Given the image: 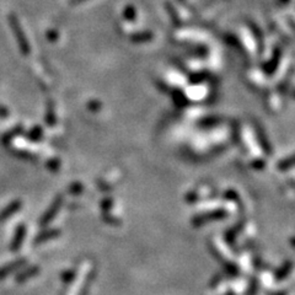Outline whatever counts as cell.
Masks as SVG:
<instances>
[{
    "label": "cell",
    "mask_w": 295,
    "mask_h": 295,
    "mask_svg": "<svg viewBox=\"0 0 295 295\" xmlns=\"http://www.w3.org/2000/svg\"><path fill=\"white\" fill-rule=\"evenodd\" d=\"M9 24L11 26L12 32H14V36L16 39L17 44H19V48L21 50V53L24 55H29L31 53V46L27 42L26 36L24 34V30H22L21 24H20L19 19H17L15 15H10L9 16Z\"/></svg>",
    "instance_id": "6da1fadb"
},
{
    "label": "cell",
    "mask_w": 295,
    "mask_h": 295,
    "mask_svg": "<svg viewBox=\"0 0 295 295\" xmlns=\"http://www.w3.org/2000/svg\"><path fill=\"white\" fill-rule=\"evenodd\" d=\"M63 201H64V197H63V195H58L55 197L54 201H53L52 204L49 206V208L44 211L43 215H42L41 219H40V225L47 226L52 223L53 219L55 218L57 213L60 211V208H62Z\"/></svg>",
    "instance_id": "7a4b0ae2"
},
{
    "label": "cell",
    "mask_w": 295,
    "mask_h": 295,
    "mask_svg": "<svg viewBox=\"0 0 295 295\" xmlns=\"http://www.w3.org/2000/svg\"><path fill=\"white\" fill-rule=\"evenodd\" d=\"M25 236H26V225H25V224H20L16 228L14 238H12L11 244H10V250H11L12 252H16L21 249L22 243H24L25 240Z\"/></svg>",
    "instance_id": "3957f363"
},
{
    "label": "cell",
    "mask_w": 295,
    "mask_h": 295,
    "mask_svg": "<svg viewBox=\"0 0 295 295\" xmlns=\"http://www.w3.org/2000/svg\"><path fill=\"white\" fill-rule=\"evenodd\" d=\"M24 266H26V259L19 258L16 259V261L11 262V263H7L6 266L1 267V268H0V281L9 277L10 274L14 273V272L19 271V269L22 268Z\"/></svg>",
    "instance_id": "277c9868"
},
{
    "label": "cell",
    "mask_w": 295,
    "mask_h": 295,
    "mask_svg": "<svg viewBox=\"0 0 295 295\" xmlns=\"http://www.w3.org/2000/svg\"><path fill=\"white\" fill-rule=\"evenodd\" d=\"M21 207H22L21 201H14V202H11L10 204H7V206L5 207L1 211H0V223L7 220L10 216H12L15 213H17V211L21 209Z\"/></svg>",
    "instance_id": "5b68a950"
},
{
    "label": "cell",
    "mask_w": 295,
    "mask_h": 295,
    "mask_svg": "<svg viewBox=\"0 0 295 295\" xmlns=\"http://www.w3.org/2000/svg\"><path fill=\"white\" fill-rule=\"evenodd\" d=\"M40 272H41V268H40L39 266H30L27 267V268H25L22 272H20V273L15 277V281H16L17 283H25V282H27L29 279L36 277Z\"/></svg>",
    "instance_id": "8992f818"
},
{
    "label": "cell",
    "mask_w": 295,
    "mask_h": 295,
    "mask_svg": "<svg viewBox=\"0 0 295 295\" xmlns=\"http://www.w3.org/2000/svg\"><path fill=\"white\" fill-rule=\"evenodd\" d=\"M60 230L59 229H47V230H43L42 233H40L39 235L35 238L34 244L35 245H39V244L47 243V241L53 240V239L59 238Z\"/></svg>",
    "instance_id": "52a82bcc"
},
{
    "label": "cell",
    "mask_w": 295,
    "mask_h": 295,
    "mask_svg": "<svg viewBox=\"0 0 295 295\" xmlns=\"http://www.w3.org/2000/svg\"><path fill=\"white\" fill-rule=\"evenodd\" d=\"M22 133H24V127H22V126H16V127H15L12 130L5 133L4 137H2V139H1V143L4 145H9L10 142H12V140H14V138L19 137V135L22 134Z\"/></svg>",
    "instance_id": "ba28073f"
},
{
    "label": "cell",
    "mask_w": 295,
    "mask_h": 295,
    "mask_svg": "<svg viewBox=\"0 0 295 295\" xmlns=\"http://www.w3.org/2000/svg\"><path fill=\"white\" fill-rule=\"evenodd\" d=\"M42 135H43V130L40 126H36V127L32 128L29 133L26 134V138L31 142H39V140L42 139Z\"/></svg>",
    "instance_id": "9c48e42d"
},
{
    "label": "cell",
    "mask_w": 295,
    "mask_h": 295,
    "mask_svg": "<svg viewBox=\"0 0 295 295\" xmlns=\"http://www.w3.org/2000/svg\"><path fill=\"white\" fill-rule=\"evenodd\" d=\"M75 276H77V271H75V269H69V271H65L64 273L62 274V282L65 284H70L73 281H74Z\"/></svg>",
    "instance_id": "30bf717a"
},
{
    "label": "cell",
    "mask_w": 295,
    "mask_h": 295,
    "mask_svg": "<svg viewBox=\"0 0 295 295\" xmlns=\"http://www.w3.org/2000/svg\"><path fill=\"white\" fill-rule=\"evenodd\" d=\"M83 190H84L83 185L82 183H78V182L73 183V185H70L69 187H68V192H69L70 195H74V196L80 195V193L83 192Z\"/></svg>",
    "instance_id": "8fae6325"
},
{
    "label": "cell",
    "mask_w": 295,
    "mask_h": 295,
    "mask_svg": "<svg viewBox=\"0 0 295 295\" xmlns=\"http://www.w3.org/2000/svg\"><path fill=\"white\" fill-rule=\"evenodd\" d=\"M47 169L52 172H57L60 169V161L58 159H50V160L47 161Z\"/></svg>",
    "instance_id": "7c38bea8"
},
{
    "label": "cell",
    "mask_w": 295,
    "mask_h": 295,
    "mask_svg": "<svg viewBox=\"0 0 295 295\" xmlns=\"http://www.w3.org/2000/svg\"><path fill=\"white\" fill-rule=\"evenodd\" d=\"M46 122L47 125L49 126H53L55 123V116L54 113H53V105L48 102V108H47V115H46Z\"/></svg>",
    "instance_id": "4fadbf2b"
},
{
    "label": "cell",
    "mask_w": 295,
    "mask_h": 295,
    "mask_svg": "<svg viewBox=\"0 0 295 295\" xmlns=\"http://www.w3.org/2000/svg\"><path fill=\"white\" fill-rule=\"evenodd\" d=\"M14 154L17 156V158H21V159H25V160H30V161H36L35 156L32 155V154L27 153V151L16 150V151H14Z\"/></svg>",
    "instance_id": "5bb4252c"
},
{
    "label": "cell",
    "mask_w": 295,
    "mask_h": 295,
    "mask_svg": "<svg viewBox=\"0 0 295 295\" xmlns=\"http://www.w3.org/2000/svg\"><path fill=\"white\" fill-rule=\"evenodd\" d=\"M7 115H9V111L0 105V117H7Z\"/></svg>",
    "instance_id": "9a60e30c"
},
{
    "label": "cell",
    "mask_w": 295,
    "mask_h": 295,
    "mask_svg": "<svg viewBox=\"0 0 295 295\" xmlns=\"http://www.w3.org/2000/svg\"><path fill=\"white\" fill-rule=\"evenodd\" d=\"M82 1H84V0H72V1H70V4L75 5V4H79V2H82Z\"/></svg>",
    "instance_id": "2e32d148"
}]
</instances>
